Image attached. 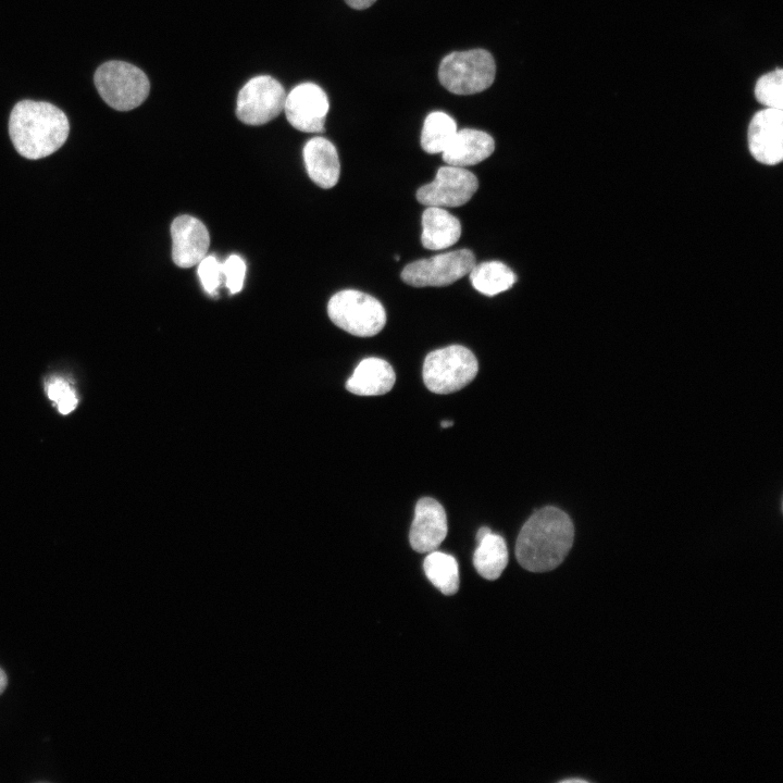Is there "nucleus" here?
Instances as JSON below:
<instances>
[{
	"label": "nucleus",
	"mask_w": 783,
	"mask_h": 783,
	"mask_svg": "<svg viewBox=\"0 0 783 783\" xmlns=\"http://www.w3.org/2000/svg\"><path fill=\"white\" fill-rule=\"evenodd\" d=\"M574 524L570 515L554 506L536 510L523 524L515 543L520 566L531 572L557 568L572 548Z\"/></svg>",
	"instance_id": "f257e3e1"
},
{
	"label": "nucleus",
	"mask_w": 783,
	"mask_h": 783,
	"mask_svg": "<svg viewBox=\"0 0 783 783\" xmlns=\"http://www.w3.org/2000/svg\"><path fill=\"white\" fill-rule=\"evenodd\" d=\"M69 133L67 116L49 102L22 100L11 111L9 134L15 150L26 159L52 154L63 146Z\"/></svg>",
	"instance_id": "f03ea898"
},
{
	"label": "nucleus",
	"mask_w": 783,
	"mask_h": 783,
	"mask_svg": "<svg viewBox=\"0 0 783 783\" xmlns=\"http://www.w3.org/2000/svg\"><path fill=\"white\" fill-rule=\"evenodd\" d=\"M496 64L484 49L455 51L438 67L440 84L456 95H473L487 89L494 82Z\"/></svg>",
	"instance_id": "7ed1b4c3"
},
{
	"label": "nucleus",
	"mask_w": 783,
	"mask_h": 783,
	"mask_svg": "<svg viewBox=\"0 0 783 783\" xmlns=\"http://www.w3.org/2000/svg\"><path fill=\"white\" fill-rule=\"evenodd\" d=\"M478 371L474 353L460 345L431 351L423 363V381L435 394H451L469 385Z\"/></svg>",
	"instance_id": "20e7f679"
},
{
	"label": "nucleus",
	"mask_w": 783,
	"mask_h": 783,
	"mask_svg": "<svg viewBox=\"0 0 783 783\" xmlns=\"http://www.w3.org/2000/svg\"><path fill=\"white\" fill-rule=\"evenodd\" d=\"M94 82L104 102L117 111L137 108L150 90L149 79L139 67L117 60L101 64Z\"/></svg>",
	"instance_id": "39448f33"
},
{
	"label": "nucleus",
	"mask_w": 783,
	"mask_h": 783,
	"mask_svg": "<svg viewBox=\"0 0 783 783\" xmlns=\"http://www.w3.org/2000/svg\"><path fill=\"white\" fill-rule=\"evenodd\" d=\"M327 313L335 325L359 337L376 335L386 323L383 304L373 296L353 289L335 294L328 301Z\"/></svg>",
	"instance_id": "423d86ee"
},
{
	"label": "nucleus",
	"mask_w": 783,
	"mask_h": 783,
	"mask_svg": "<svg viewBox=\"0 0 783 783\" xmlns=\"http://www.w3.org/2000/svg\"><path fill=\"white\" fill-rule=\"evenodd\" d=\"M475 265V257L469 249L440 253L409 263L401 278L414 287L446 286L469 274Z\"/></svg>",
	"instance_id": "0eeeda50"
},
{
	"label": "nucleus",
	"mask_w": 783,
	"mask_h": 783,
	"mask_svg": "<svg viewBox=\"0 0 783 783\" xmlns=\"http://www.w3.org/2000/svg\"><path fill=\"white\" fill-rule=\"evenodd\" d=\"M285 99L286 92L275 78L256 76L239 90L236 115L245 124L262 125L284 110Z\"/></svg>",
	"instance_id": "6e6552de"
},
{
	"label": "nucleus",
	"mask_w": 783,
	"mask_h": 783,
	"mask_svg": "<svg viewBox=\"0 0 783 783\" xmlns=\"http://www.w3.org/2000/svg\"><path fill=\"white\" fill-rule=\"evenodd\" d=\"M478 187L476 176L464 167H439L433 182L417 191V199L426 207L453 208L467 203Z\"/></svg>",
	"instance_id": "1a4fd4ad"
},
{
	"label": "nucleus",
	"mask_w": 783,
	"mask_h": 783,
	"mask_svg": "<svg viewBox=\"0 0 783 783\" xmlns=\"http://www.w3.org/2000/svg\"><path fill=\"white\" fill-rule=\"evenodd\" d=\"M330 103L325 91L313 83H302L286 95L284 111L293 127L300 132L321 133Z\"/></svg>",
	"instance_id": "9d476101"
},
{
	"label": "nucleus",
	"mask_w": 783,
	"mask_h": 783,
	"mask_svg": "<svg viewBox=\"0 0 783 783\" xmlns=\"http://www.w3.org/2000/svg\"><path fill=\"white\" fill-rule=\"evenodd\" d=\"M748 147L760 163L774 165L783 159V112L765 108L754 114L748 126Z\"/></svg>",
	"instance_id": "9b49d317"
},
{
	"label": "nucleus",
	"mask_w": 783,
	"mask_h": 783,
	"mask_svg": "<svg viewBox=\"0 0 783 783\" xmlns=\"http://www.w3.org/2000/svg\"><path fill=\"white\" fill-rule=\"evenodd\" d=\"M172 259L183 269L198 264L206 256L210 236L204 224L190 215L177 216L171 225Z\"/></svg>",
	"instance_id": "f8f14e48"
},
{
	"label": "nucleus",
	"mask_w": 783,
	"mask_h": 783,
	"mask_svg": "<svg viewBox=\"0 0 783 783\" xmlns=\"http://www.w3.org/2000/svg\"><path fill=\"white\" fill-rule=\"evenodd\" d=\"M447 518L444 507L434 498L423 497L414 510L409 539L413 550L428 554L436 550L447 535Z\"/></svg>",
	"instance_id": "ddd939ff"
},
{
	"label": "nucleus",
	"mask_w": 783,
	"mask_h": 783,
	"mask_svg": "<svg viewBox=\"0 0 783 783\" xmlns=\"http://www.w3.org/2000/svg\"><path fill=\"white\" fill-rule=\"evenodd\" d=\"M495 149L493 137L478 129L463 128L457 130L455 137L442 152L448 165L469 166L487 159Z\"/></svg>",
	"instance_id": "4468645a"
},
{
	"label": "nucleus",
	"mask_w": 783,
	"mask_h": 783,
	"mask_svg": "<svg viewBox=\"0 0 783 783\" xmlns=\"http://www.w3.org/2000/svg\"><path fill=\"white\" fill-rule=\"evenodd\" d=\"M303 160L309 177L322 188H332L339 178L340 165L335 146L323 137L308 140Z\"/></svg>",
	"instance_id": "2eb2a0df"
},
{
	"label": "nucleus",
	"mask_w": 783,
	"mask_h": 783,
	"mask_svg": "<svg viewBox=\"0 0 783 783\" xmlns=\"http://www.w3.org/2000/svg\"><path fill=\"white\" fill-rule=\"evenodd\" d=\"M396 381L391 365L380 358L363 359L346 383L348 391L359 396H378L388 393Z\"/></svg>",
	"instance_id": "dca6fc26"
},
{
	"label": "nucleus",
	"mask_w": 783,
	"mask_h": 783,
	"mask_svg": "<svg viewBox=\"0 0 783 783\" xmlns=\"http://www.w3.org/2000/svg\"><path fill=\"white\" fill-rule=\"evenodd\" d=\"M461 236L459 220L444 208L427 207L422 214L421 241L424 248L442 250L452 246Z\"/></svg>",
	"instance_id": "f3484780"
},
{
	"label": "nucleus",
	"mask_w": 783,
	"mask_h": 783,
	"mask_svg": "<svg viewBox=\"0 0 783 783\" xmlns=\"http://www.w3.org/2000/svg\"><path fill=\"white\" fill-rule=\"evenodd\" d=\"M477 544L473 555L474 568L486 580L498 579L508 563L505 539L500 535L489 532Z\"/></svg>",
	"instance_id": "a211bd4d"
},
{
	"label": "nucleus",
	"mask_w": 783,
	"mask_h": 783,
	"mask_svg": "<svg viewBox=\"0 0 783 783\" xmlns=\"http://www.w3.org/2000/svg\"><path fill=\"white\" fill-rule=\"evenodd\" d=\"M469 274L473 287L487 296L509 289L517 281L513 271L499 261L475 263Z\"/></svg>",
	"instance_id": "6ab92c4d"
},
{
	"label": "nucleus",
	"mask_w": 783,
	"mask_h": 783,
	"mask_svg": "<svg viewBox=\"0 0 783 783\" xmlns=\"http://www.w3.org/2000/svg\"><path fill=\"white\" fill-rule=\"evenodd\" d=\"M424 572L430 582L444 595H453L459 589V567L455 557L433 550L424 559Z\"/></svg>",
	"instance_id": "aec40b11"
},
{
	"label": "nucleus",
	"mask_w": 783,
	"mask_h": 783,
	"mask_svg": "<svg viewBox=\"0 0 783 783\" xmlns=\"http://www.w3.org/2000/svg\"><path fill=\"white\" fill-rule=\"evenodd\" d=\"M455 120L445 112L430 113L423 124L421 146L427 153L443 152L457 133Z\"/></svg>",
	"instance_id": "412c9836"
},
{
	"label": "nucleus",
	"mask_w": 783,
	"mask_h": 783,
	"mask_svg": "<svg viewBox=\"0 0 783 783\" xmlns=\"http://www.w3.org/2000/svg\"><path fill=\"white\" fill-rule=\"evenodd\" d=\"M783 71L775 69L759 77L755 85V98L766 108H783Z\"/></svg>",
	"instance_id": "4be33fe9"
},
{
	"label": "nucleus",
	"mask_w": 783,
	"mask_h": 783,
	"mask_svg": "<svg viewBox=\"0 0 783 783\" xmlns=\"http://www.w3.org/2000/svg\"><path fill=\"white\" fill-rule=\"evenodd\" d=\"M46 393L62 414H69L78 405V396L72 384L62 376H51L45 384Z\"/></svg>",
	"instance_id": "5701e85b"
},
{
	"label": "nucleus",
	"mask_w": 783,
	"mask_h": 783,
	"mask_svg": "<svg viewBox=\"0 0 783 783\" xmlns=\"http://www.w3.org/2000/svg\"><path fill=\"white\" fill-rule=\"evenodd\" d=\"M198 275L203 289L210 295H216L223 281L222 264L217 259L213 256H206L198 263Z\"/></svg>",
	"instance_id": "b1692460"
},
{
	"label": "nucleus",
	"mask_w": 783,
	"mask_h": 783,
	"mask_svg": "<svg viewBox=\"0 0 783 783\" xmlns=\"http://www.w3.org/2000/svg\"><path fill=\"white\" fill-rule=\"evenodd\" d=\"M222 274L231 294L239 293L246 275L245 261L237 254L229 256L222 264Z\"/></svg>",
	"instance_id": "393cba45"
},
{
	"label": "nucleus",
	"mask_w": 783,
	"mask_h": 783,
	"mask_svg": "<svg viewBox=\"0 0 783 783\" xmlns=\"http://www.w3.org/2000/svg\"><path fill=\"white\" fill-rule=\"evenodd\" d=\"M376 0H345V2L352 9L363 10L371 7Z\"/></svg>",
	"instance_id": "a878e982"
},
{
	"label": "nucleus",
	"mask_w": 783,
	"mask_h": 783,
	"mask_svg": "<svg viewBox=\"0 0 783 783\" xmlns=\"http://www.w3.org/2000/svg\"><path fill=\"white\" fill-rule=\"evenodd\" d=\"M8 684V678L4 671L0 668V694L4 691Z\"/></svg>",
	"instance_id": "bb28decb"
},
{
	"label": "nucleus",
	"mask_w": 783,
	"mask_h": 783,
	"mask_svg": "<svg viewBox=\"0 0 783 783\" xmlns=\"http://www.w3.org/2000/svg\"><path fill=\"white\" fill-rule=\"evenodd\" d=\"M489 532H492L489 527H487V526L481 527V529L477 531L476 540H477V542L481 540V539H482L486 534H488Z\"/></svg>",
	"instance_id": "cd10ccee"
},
{
	"label": "nucleus",
	"mask_w": 783,
	"mask_h": 783,
	"mask_svg": "<svg viewBox=\"0 0 783 783\" xmlns=\"http://www.w3.org/2000/svg\"><path fill=\"white\" fill-rule=\"evenodd\" d=\"M442 427L446 428L453 425L452 421H442L440 423Z\"/></svg>",
	"instance_id": "c85d7f7f"
},
{
	"label": "nucleus",
	"mask_w": 783,
	"mask_h": 783,
	"mask_svg": "<svg viewBox=\"0 0 783 783\" xmlns=\"http://www.w3.org/2000/svg\"><path fill=\"white\" fill-rule=\"evenodd\" d=\"M563 782H585V780H583V779H569V780H563Z\"/></svg>",
	"instance_id": "c756f323"
}]
</instances>
